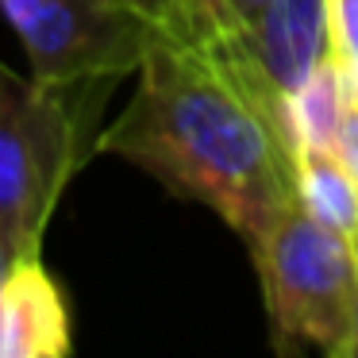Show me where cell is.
I'll return each instance as SVG.
<instances>
[{
    "mask_svg": "<svg viewBox=\"0 0 358 358\" xmlns=\"http://www.w3.org/2000/svg\"><path fill=\"white\" fill-rule=\"evenodd\" d=\"M96 150L208 204L247 247L296 201L285 135L204 55L173 43H150L131 104L96 135Z\"/></svg>",
    "mask_w": 358,
    "mask_h": 358,
    "instance_id": "obj_1",
    "label": "cell"
},
{
    "mask_svg": "<svg viewBox=\"0 0 358 358\" xmlns=\"http://www.w3.org/2000/svg\"><path fill=\"white\" fill-rule=\"evenodd\" d=\"M112 81L47 85L0 62V250L43 255V235L70 178L96 150L93 120Z\"/></svg>",
    "mask_w": 358,
    "mask_h": 358,
    "instance_id": "obj_2",
    "label": "cell"
},
{
    "mask_svg": "<svg viewBox=\"0 0 358 358\" xmlns=\"http://www.w3.org/2000/svg\"><path fill=\"white\" fill-rule=\"evenodd\" d=\"M262 301L278 347H316L324 355L350 358L358 308L355 239L312 216L296 196L255 243Z\"/></svg>",
    "mask_w": 358,
    "mask_h": 358,
    "instance_id": "obj_3",
    "label": "cell"
},
{
    "mask_svg": "<svg viewBox=\"0 0 358 358\" xmlns=\"http://www.w3.org/2000/svg\"><path fill=\"white\" fill-rule=\"evenodd\" d=\"M0 12L24 43L31 73L47 85H116L139 73L155 43L124 0H0Z\"/></svg>",
    "mask_w": 358,
    "mask_h": 358,
    "instance_id": "obj_4",
    "label": "cell"
},
{
    "mask_svg": "<svg viewBox=\"0 0 358 358\" xmlns=\"http://www.w3.org/2000/svg\"><path fill=\"white\" fill-rule=\"evenodd\" d=\"M331 0H270L239 31L204 50V58L289 143V101L331 55Z\"/></svg>",
    "mask_w": 358,
    "mask_h": 358,
    "instance_id": "obj_5",
    "label": "cell"
},
{
    "mask_svg": "<svg viewBox=\"0 0 358 358\" xmlns=\"http://www.w3.org/2000/svg\"><path fill=\"white\" fill-rule=\"evenodd\" d=\"M70 308L43 258H20L0 281V358L70 355Z\"/></svg>",
    "mask_w": 358,
    "mask_h": 358,
    "instance_id": "obj_6",
    "label": "cell"
},
{
    "mask_svg": "<svg viewBox=\"0 0 358 358\" xmlns=\"http://www.w3.org/2000/svg\"><path fill=\"white\" fill-rule=\"evenodd\" d=\"M127 8L150 27L158 43L204 55L255 20L270 0H124Z\"/></svg>",
    "mask_w": 358,
    "mask_h": 358,
    "instance_id": "obj_7",
    "label": "cell"
},
{
    "mask_svg": "<svg viewBox=\"0 0 358 358\" xmlns=\"http://www.w3.org/2000/svg\"><path fill=\"white\" fill-rule=\"evenodd\" d=\"M296 196L301 204L331 224L335 231L358 235V185L347 173L343 158L324 147H296Z\"/></svg>",
    "mask_w": 358,
    "mask_h": 358,
    "instance_id": "obj_8",
    "label": "cell"
},
{
    "mask_svg": "<svg viewBox=\"0 0 358 358\" xmlns=\"http://www.w3.org/2000/svg\"><path fill=\"white\" fill-rule=\"evenodd\" d=\"M331 24H335V50L343 55L347 70L358 81V0H331Z\"/></svg>",
    "mask_w": 358,
    "mask_h": 358,
    "instance_id": "obj_9",
    "label": "cell"
},
{
    "mask_svg": "<svg viewBox=\"0 0 358 358\" xmlns=\"http://www.w3.org/2000/svg\"><path fill=\"white\" fill-rule=\"evenodd\" d=\"M335 155L343 158L347 173L358 185V89L350 93V104L343 112V127H339V143H335Z\"/></svg>",
    "mask_w": 358,
    "mask_h": 358,
    "instance_id": "obj_10",
    "label": "cell"
},
{
    "mask_svg": "<svg viewBox=\"0 0 358 358\" xmlns=\"http://www.w3.org/2000/svg\"><path fill=\"white\" fill-rule=\"evenodd\" d=\"M355 258H358V235H355ZM350 358H358V308H355V335H350Z\"/></svg>",
    "mask_w": 358,
    "mask_h": 358,
    "instance_id": "obj_11",
    "label": "cell"
}]
</instances>
